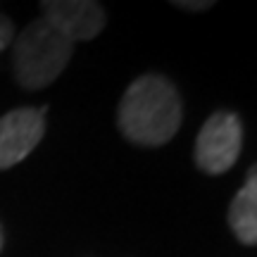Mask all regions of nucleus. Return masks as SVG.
<instances>
[{
	"mask_svg": "<svg viewBox=\"0 0 257 257\" xmlns=\"http://www.w3.org/2000/svg\"><path fill=\"white\" fill-rule=\"evenodd\" d=\"M43 19L72 43L91 41L105 29V12L93 0H43Z\"/></svg>",
	"mask_w": 257,
	"mask_h": 257,
	"instance_id": "obj_5",
	"label": "nucleus"
},
{
	"mask_svg": "<svg viewBox=\"0 0 257 257\" xmlns=\"http://www.w3.org/2000/svg\"><path fill=\"white\" fill-rule=\"evenodd\" d=\"M15 41V24L5 15H0V53Z\"/></svg>",
	"mask_w": 257,
	"mask_h": 257,
	"instance_id": "obj_7",
	"label": "nucleus"
},
{
	"mask_svg": "<svg viewBox=\"0 0 257 257\" xmlns=\"http://www.w3.org/2000/svg\"><path fill=\"white\" fill-rule=\"evenodd\" d=\"M243 150V121L236 112H214L195 138V165L205 174H224Z\"/></svg>",
	"mask_w": 257,
	"mask_h": 257,
	"instance_id": "obj_3",
	"label": "nucleus"
},
{
	"mask_svg": "<svg viewBox=\"0 0 257 257\" xmlns=\"http://www.w3.org/2000/svg\"><path fill=\"white\" fill-rule=\"evenodd\" d=\"M184 119V105L176 86L162 74H143L124 93L117 124L128 143L160 148L176 136Z\"/></svg>",
	"mask_w": 257,
	"mask_h": 257,
	"instance_id": "obj_1",
	"label": "nucleus"
},
{
	"mask_svg": "<svg viewBox=\"0 0 257 257\" xmlns=\"http://www.w3.org/2000/svg\"><path fill=\"white\" fill-rule=\"evenodd\" d=\"M0 250H3V229H0Z\"/></svg>",
	"mask_w": 257,
	"mask_h": 257,
	"instance_id": "obj_9",
	"label": "nucleus"
},
{
	"mask_svg": "<svg viewBox=\"0 0 257 257\" xmlns=\"http://www.w3.org/2000/svg\"><path fill=\"white\" fill-rule=\"evenodd\" d=\"M212 5H214L212 0H174V8L188 10V12H202V10H210Z\"/></svg>",
	"mask_w": 257,
	"mask_h": 257,
	"instance_id": "obj_8",
	"label": "nucleus"
},
{
	"mask_svg": "<svg viewBox=\"0 0 257 257\" xmlns=\"http://www.w3.org/2000/svg\"><path fill=\"white\" fill-rule=\"evenodd\" d=\"M48 107H19L0 117V169L19 165L46 134Z\"/></svg>",
	"mask_w": 257,
	"mask_h": 257,
	"instance_id": "obj_4",
	"label": "nucleus"
},
{
	"mask_svg": "<svg viewBox=\"0 0 257 257\" xmlns=\"http://www.w3.org/2000/svg\"><path fill=\"white\" fill-rule=\"evenodd\" d=\"M229 226L243 245L257 243V167L248 169L245 184L231 200Z\"/></svg>",
	"mask_w": 257,
	"mask_h": 257,
	"instance_id": "obj_6",
	"label": "nucleus"
},
{
	"mask_svg": "<svg viewBox=\"0 0 257 257\" xmlns=\"http://www.w3.org/2000/svg\"><path fill=\"white\" fill-rule=\"evenodd\" d=\"M74 55V43L41 17L15 36L12 69L15 81L24 91L46 88L64 72Z\"/></svg>",
	"mask_w": 257,
	"mask_h": 257,
	"instance_id": "obj_2",
	"label": "nucleus"
}]
</instances>
